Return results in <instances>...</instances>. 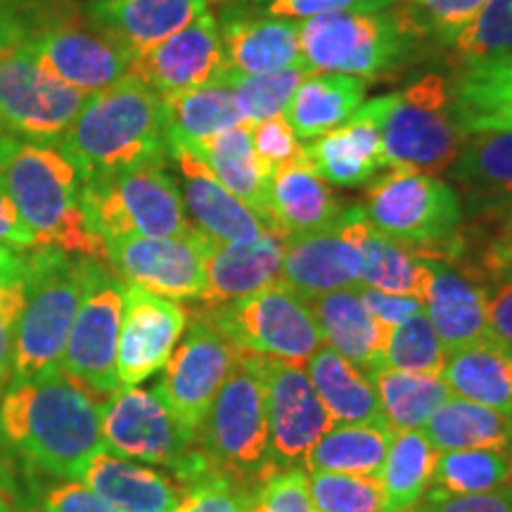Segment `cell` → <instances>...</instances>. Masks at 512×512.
Wrapping results in <instances>:
<instances>
[{"instance_id":"6da1fadb","label":"cell","mask_w":512,"mask_h":512,"mask_svg":"<svg viewBox=\"0 0 512 512\" xmlns=\"http://www.w3.org/2000/svg\"><path fill=\"white\" fill-rule=\"evenodd\" d=\"M102 396L62 368L12 380L0 399V439L31 472L81 479L102 441Z\"/></svg>"},{"instance_id":"7a4b0ae2","label":"cell","mask_w":512,"mask_h":512,"mask_svg":"<svg viewBox=\"0 0 512 512\" xmlns=\"http://www.w3.org/2000/svg\"><path fill=\"white\" fill-rule=\"evenodd\" d=\"M83 181L143 164H169L164 98L136 76L88 95L60 140Z\"/></svg>"},{"instance_id":"3957f363","label":"cell","mask_w":512,"mask_h":512,"mask_svg":"<svg viewBox=\"0 0 512 512\" xmlns=\"http://www.w3.org/2000/svg\"><path fill=\"white\" fill-rule=\"evenodd\" d=\"M0 181L38 247L107 264V245L83 216V178L60 143H31L0 133Z\"/></svg>"},{"instance_id":"277c9868","label":"cell","mask_w":512,"mask_h":512,"mask_svg":"<svg viewBox=\"0 0 512 512\" xmlns=\"http://www.w3.org/2000/svg\"><path fill=\"white\" fill-rule=\"evenodd\" d=\"M430 36L418 12L399 3L380 12H335L299 22L302 64L311 72L373 81L399 72Z\"/></svg>"},{"instance_id":"5b68a950","label":"cell","mask_w":512,"mask_h":512,"mask_svg":"<svg viewBox=\"0 0 512 512\" xmlns=\"http://www.w3.org/2000/svg\"><path fill=\"white\" fill-rule=\"evenodd\" d=\"M93 261L55 247L29 249L27 294L12 351L15 380L60 368L69 332L86 297Z\"/></svg>"},{"instance_id":"8992f818","label":"cell","mask_w":512,"mask_h":512,"mask_svg":"<svg viewBox=\"0 0 512 512\" xmlns=\"http://www.w3.org/2000/svg\"><path fill=\"white\" fill-rule=\"evenodd\" d=\"M266 356L238 351L200 430V451L211 470L254 489L275 470L268 444Z\"/></svg>"},{"instance_id":"52a82bcc","label":"cell","mask_w":512,"mask_h":512,"mask_svg":"<svg viewBox=\"0 0 512 512\" xmlns=\"http://www.w3.org/2000/svg\"><path fill=\"white\" fill-rule=\"evenodd\" d=\"M377 233L425 256H463V202L446 181L411 169H389L361 204Z\"/></svg>"},{"instance_id":"ba28073f","label":"cell","mask_w":512,"mask_h":512,"mask_svg":"<svg viewBox=\"0 0 512 512\" xmlns=\"http://www.w3.org/2000/svg\"><path fill=\"white\" fill-rule=\"evenodd\" d=\"M81 207L88 228L105 245L126 238H176L192 230L169 164L86 178Z\"/></svg>"},{"instance_id":"9c48e42d","label":"cell","mask_w":512,"mask_h":512,"mask_svg":"<svg viewBox=\"0 0 512 512\" xmlns=\"http://www.w3.org/2000/svg\"><path fill=\"white\" fill-rule=\"evenodd\" d=\"M88 95L38 62L19 31L0 17V133L31 143H60Z\"/></svg>"},{"instance_id":"30bf717a","label":"cell","mask_w":512,"mask_h":512,"mask_svg":"<svg viewBox=\"0 0 512 512\" xmlns=\"http://www.w3.org/2000/svg\"><path fill=\"white\" fill-rule=\"evenodd\" d=\"M197 439L171 413L157 387L119 389L102 401L105 451L136 463L166 467L181 486L211 472Z\"/></svg>"},{"instance_id":"8fae6325","label":"cell","mask_w":512,"mask_h":512,"mask_svg":"<svg viewBox=\"0 0 512 512\" xmlns=\"http://www.w3.org/2000/svg\"><path fill=\"white\" fill-rule=\"evenodd\" d=\"M197 313L226 337L235 351L304 366L323 347L316 318L302 294L283 283L221 306H200Z\"/></svg>"},{"instance_id":"7c38bea8","label":"cell","mask_w":512,"mask_h":512,"mask_svg":"<svg viewBox=\"0 0 512 512\" xmlns=\"http://www.w3.org/2000/svg\"><path fill=\"white\" fill-rule=\"evenodd\" d=\"M451 114V93L444 74H427L389 95L382 119V143L389 169L420 174L446 171L463 145Z\"/></svg>"},{"instance_id":"4fadbf2b","label":"cell","mask_w":512,"mask_h":512,"mask_svg":"<svg viewBox=\"0 0 512 512\" xmlns=\"http://www.w3.org/2000/svg\"><path fill=\"white\" fill-rule=\"evenodd\" d=\"M124 290L112 268L93 261L86 297L69 332L60 368L102 399L119 392L117 347L124 316Z\"/></svg>"},{"instance_id":"5bb4252c","label":"cell","mask_w":512,"mask_h":512,"mask_svg":"<svg viewBox=\"0 0 512 512\" xmlns=\"http://www.w3.org/2000/svg\"><path fill=\"white\" fill-rule=\"evenodd\" d=\"M211 245L195 228L176 238L114 240L107 242V266L124 285L171 302H195L207 287Z\"/></svg>"},{"instance_id":"9a60e30c","label":"cell","mask_w":512,"mask_h":512,"mask_svg":"<svg viewBox=\"0 0 512 512\" xmlns=\"http://www.w3.org/2000/svg\"><path fill=\"white\" fill-rule=\"evenodd\" d=\"M235 351L202 313L192 311L188 332L174 349L166 373L155 387L178 422L200 437L211 403L221 392L223 382L233 368Z\"/></svg>"},{"instance_id":"2e32d148","label":"cell","mask_w":512,"mask_h":512,"mask_svg":"<svg viewBox=\"0 0 512 512\" xmlns=\"http://www.w3.org/2000/svg\"><path fill=\"white\" fill-rule=\"evenodd\" d=\"M363 221L361 204H344L332 228L287 238L280 283L304 299L358 287L363 266L358 230Z\"/></svg>"},{"instance_id":"e0dca14e","label":"cell","mask_w":512,"mask_h":512,"mask_svg":"<svg viewBox=\"0 0 512 512\" xmlns=\"http://www.w3.org/2000/svg\"><path fill=\"white\" fill-rule=\"evenodd\" d=\"M264 377L271 463L275 470L304 465L311 448L335 427V422L304 366L266 358Z\"/></svg>"},{"instance_id":"ac0fdd59","label":"cell","mask_w":512,"mask_h":512,"mask_svg":"<svg viewBox=\"0 0 512 512\" xmlns=\"http://www.w3.org/2000/svg\"><path fill=\"white\" fill-rule=\"evenodd\" d=\"M188 318V309L178 302L126 285L117 347L119 389L138 387L169 363Z\"/></svg>"},{"instance_id":"d6986e66","label":"cell","mask_w":512,"mask_h":512,"mask_svg":"<svg viewBox=\"0 0 512 512\" xmlns=\"http://www.w3.org/2000/svg\"><path fill=\"white\" fill-rule=\"evenodd\" d=\"M425 266L422 302L448 354L491 337L486 323L489 280L482 268L463 256H425Z\"/></svg>"},{"instance_id":"ffe728a7","label":"cell","mask_w":512,"mask_h":512,"mask_svg":"<svg viewBox=\"0 0 512 512\" xmlns=\"http://www.w3.org/2000/svg\"><path fill=\"white\" fill-rule=\"evenodd\" d=\"M223 72L226 55L219 24L209 10L178 34L136 57L128 69V74L150 86L164 100L209 86L219 81Z\"/></svg>"},{"instance_id":"44dd1931","label":"cell","mask_w":512,"mask_h":512,"mask_svg":"<svg viewBox=\"0 0 512 512\" xmlns=\"http://www.w3.org/2000/svg\"><path fill=\"white\" fill-rule=\"evenodd\" d=\"M169 169L176 178L178 192L190 216V226L216 245L252 242L268 230L247 204L221 185L219 178L195 152L169 145ZM275 235V233H273Z\"/></svg>"},{"instance_id":"7402d4cb","label":"cell","mask_w":512,"mask_h":512,"mask_svg":"<svg viewBox=\"0 0 512 512\" xmlns=\"http://www.w3.org/2000/svg\"><path fill=\"white\" fill-rule=\"evenodd\" d=\"M389 95L368 100L335 131L306 143V159L325 183L337 188H361L373 183L387 166L382 143V119Z\"/></svg>"},{"instance_id":"603a6c76","label":"cell","mask_w":512,"mask_h":512,"mask_svg":"<svg viewBox=\"0 0 512 512\" xmlns=\"http://www.w3.org/2000/svg\"><path fill=\"white\" fill-rule=\"evenodd\" d=\"M214 17L228 72L271 74L302 62L297 19L271 17L245 5H221Z\"/></svg>"},{"instance_id":"cb8c5ba5","label":"cell","mask_w":512,"mask_h":512,"mask_svg":"<svg viewBox=\"0 0 512 512\" xmlns=\"http://www.w3.org/2000/svg\"><path fill=\"white\" fill-rule=\"evenodd\" d=\"M95 27L121 43L133 60L209 10V0H86Z\"/></svg>"},{"instance_id":"d4e9b609","label":"cell","mask_w":512,"mask_h":512,"mask_svg":"<svg viewBox=\"0 0 512 512\" xmlns=\"http://www.w3.org/2000/svg\"><path fill=\"white\" fill-rule=\"evenodd\" d=\"M306 304L316 318L320 337L330 349L368 377L384 368V349L392 328L370 316L356 287L311 297Z\"/></svg>"},{"instance_id":"484cf974","label":"cell","mask_w":512,"mask_h":512,"mask_svg":"<svg viewBox=\"0 0 512 512\" xmlns=\"http://www.w3.org/2000/svg\"><path fill=\"white\" fill-rule=\"evenodd\" d=\"M285 240L266 233L252 242L211 245L207 259V287L197 302L221 306L280 283Z\"/></svg>"},{"instance_id":"4316f807","label":"cell","mask_w":512,"mask_h":512,"mask_svg":"<svg viewBox=\"0 0 512 512\" xmlns=\"http://www.w3.org/2000/svg\"><path fill=\"white\" fill-rule=\"evenodd\" d=\"M268 204L275 235L283 240L332 228L344 209L330 183L316 174L309 159L271 174Z\"/></svg>"},{"instance_id":"83f0119b","label":"cell","mask_w":512,"mask_h":512,"mask_svg":"<svg viewBox=\"0 0 512 512\" xmlns=\"http://www.w3.org/2000/svg\"><path fill=\"white\" fill-rule=\"evenodd\" d=\"M81 482L119 512H174L181 484L155 467L100 451L83 470Z\"/></svg>"},{"instance_id":"f1b7e54d","label":"cell","mask_w":512,"mask_h":512,"mask_svg":"<svg viewBox=\"0 0 512 512\" xmlns=\"http://www.w3.org/2000/svg\"><path fill=\"white\" fill-rule=\"evenodd\" d=\"M190 152H195L209 166L211 174L219 178L223 188L233 192L242 204H247L259 216L268 233H275L271 223V204H268L271 176L266 174V169L254 155L252 124L228 128L219 136L192 147Z\"/></svg>"},{"instance_id":"f546056e","label":"cell","mask_w":512,"mask_h":512,"mask_svg":"<svg viewBox=\"0 0 512 512\" xmlns=\"http://www.w3.org/2000/svg\"><path fill=\"white\" fill-rule=\"evenodd\" d=\"M446 171L475 209L512 204V128H484L465 136Z\"/></svg>"},{"instance_id":"4dcf8cb0","label":"cell","mask_w":512,"mask_h":512,"mask_svg":"<svg viewBox=\"0 0 512 512\" xmlns=\"http://www.w3.org/2000/svg\"><path fill=\"white\" fill-rule=\"evenodd\" d=\"M451 114L458 131L512 128V60L472 64L448 76Z\"/></svg>"},{"instance_id":"1f68e13d","label":"cell","mask_w":512,"mask_h":512,"mask_svg":"<svg viewBox=\"0 0 512 512\" xmlns=\"http://www.w3.org/2000/svg\"><path fill=\"white\" fill-rule=\"evenodd\" d=\"M444 380L453 396L512 418V349L494 337L448 354Z\"/></svg>"},{"instance_id":"d6a6232c","label":"cell","mask_w":512,"mask_h":512,"mask_svg":"<svg viewBox=\"0 0 512 512\" xmlns=\"http://www.w3.org/2000/svg\"><path fill=\"white\" fill-rule=\"evenodd\" d=\"M304 370L335 425H387L373 380L335 349L320 347Z\"/></svg>"},{"instance_id":"836d02e7","label":"cell","mask_w":512,"mask_h":512,"mask_svg":"<svg viewBox=\"0 0 512 512\" xmlns=\"http://www.w3.org/2000/svg\"><path fill=\"white\" fill-rule=\"evenodd\" d=\"M368 81L347 74L313 72L302 81L287 107L285 119L299 140L309 143L335 131L358 112Z\"/></svg>"},{"instance_id":"e575fe53","label":"cell","mask_w":512,"mask_h":512,"mask_svg":"<svg viewBox=\"0 0 512 512\" xmlns=\"http://www.w3.org/2000/svg\"><path fill=\"white\" fill-rule=\"evenodd\" d=\"M164 107L169 145L188 147V150L204 143V140L219 136L228 128L247 124L233 95V88L223 79L195 88V91L166 98Z\"/></svg>"},{"instance_id":"d590c367","label":"cell","mask_w":512,"mask_h":512,"mask_svg":"<svg viewBox=\"0 0 512 512\" xmlns=\"http://www.w3.org/2000/svg\"><path fill=\"white\" fill-rule=\"evenodd\" d=\"M427 441L437 451H470V448H496L512 451V418L475 401L448 396L444 406L422 427Z\"/></svg>"},{"instance_id":"8d00e7d4","label":"cell","mask_w":512,"mask_h":512,"mask_svg":"<svg viewBox=\"0 0 512 512\" xmlns=\"http://www.w3.org/2000/svg\"><path fill=\"white\" fill-rule=\"evenodd\" d=\"M392 441L394 432L389 425H335L311 448L304 460V470L377 477Z\"/></svg>"},{"instance_id":"74e56055","label":"cell","mask_w":512,"mask_h":512,"mask_svg":"<svg viewBox=\"0 0 512 512\" xmlns=\"http://www.w3.org/2000/svg\"><path fill=\"white\" fill-rule=\"evenodd\" d=\"M380 399L384 420L394 434L422 430L427 420L444 406L451 389L444 375L434 373H403V370L382 368L370 377Z\"/></svg>"},{"instance_id":"f35d334b","label":"cell","mask_w":512,"mask_h":512,"mask_svg":"<svg viewBox=\"0 0 512 512\" xmlns=\"http://www.w3.org/2000/svg\"><path fill=\"white\" fill-rule=\"evenodd\" d=\"M439 451L422 430L394 434L392 448L377 472L384 494V512H406L432 486Z\"/></svg>"},{"instance_id":"ab89813d","label":"cell","mask_w":512,"mask_h":512,"mask_svg":"<svg viewBox=\"0 0 512 512\" xmlns=\"http://www.w3.org/2000/svg\"><path fill=\"white\" fill-rule=\"evenodd\" d=\"M358 247H361L363 266L358 287H373L380 292L411 294L425 297L427 266L425 256L413 247L401 245L387 235L377 233L368 219L358 230Z\"/></svg>"},{"instance_id":"60d3db41","label":"cell","mask_w":512,"mask_h":512,"mask_svg":"<svg viewBox=\"0 0 512 512\" xmlns=\"http://www.w3.org/2000/svg\"><path fill=\"white\" fill-rule=\"evenodd\" d=\"M434 489L446 494H489L512 486V453L496 448L446 451L432 477Z\"/></svg>"},{"instance_id":"b9f144b4","label":"cell","mask_w":512,"mask_h":512,"mask_svg":"<svg viewBox=\"0 0 512 512\" xmlns=\"http://www.w3.org/2000/svg\"><path fill=\"white\" fill-rule=\"evenodd\" d=\"M446 50L453 69L512 60V0H489Z\"/></svg>"},{"instance_id":"7bdbcfd3","label":"cell","mask_w":512,"mask_h":512,"mask_svg":"<svg viewBox=\"0 0 512 512\" xmlns=\"http://www.w3.org/2000/svg\"><path fill=\"white\" fill-rule=\"evenodd\" d=\"M309 74H313L311 69L299 62L294 67L280 69V72L252 76L235 74L226 69L221 79L233 88V95L247 124H256V121L271 117H285L294 93Z\"/></svg>"},{"instance_id":"ee69618b","label":"cell","mask_w":512,"mask_h":512,"mask_svg":"<svg viewBox=\"0 0 512 512\" xmlns=\"http://www.w3.org/2000/svg\"><path fill=\"white\" fill-rule=\"evenodd\" d=\"M446 361L448 351L425 311L394 325L389 332L387 349H384V368L403 370V373L441 375Z\"/></svg>"},{"instance_id":"f6af8a7d","label":"cell","mask_w":512,"mask_h":512,"mask_svg":"<svg viewBox=\"0 0 512 512\" xmlns=\"http://www.w3.org/2000/svg\"><path fill=\"white\" fill-rule=\"evenodd\" d=\"M309 486L318 512H384V494L377 477L311 470Z\"/></svg>"},{"instance_id":"bcb514c9","label":"cell","mask_w":512,"mask_h":512,"mask_svg":"<svg viewBox=\"0 0 512 512\" xmlns=\"http://www.w3.org/2000/svg\"><path fill=\"white\" fill-rule=\"evenodd\" d=\"M249 494V486L211 470L181 486V503L174 512H245Z\"/></svg>"},{"instance_id":"7dc6e473","label":"cell","mask_w":512,"mask_h":512,"mask_svg":"<svg viewBox=\"0 0 512 512\" xmlns=\"http://www.w3.org/2000/svg\"><path fill=\"white\" fill-rule=\"evenodd\" d=\"M252 496L268 512H318L304 465L273 470L254 486Z\"/></svg>"},{"instance_id":"c3c4849f","label":"cell","mask_w":512,"mask_h":512,"mask_svg":"<svg viewBox=\"0 0 512 512\" xmlns=\"http://www.w3.org/2000/svg\"><path fill=\"white\" fill-rule=\"evenodd\" d=\"M252 147L268 176L306 159V147L285 117H271L252 124Z\"/></svg>"},{"instance_id":"681fc988","label":"cell","mask_w":512,"mask_h":512,"mask_svg":"<svg viewBox=\"0 0 512 512\" xmlns=\"http://www.w3.org/2000/svg\"><path fill=\"white\" fill-rule=\"evenodd\" d=\"M413 3L418 5L415 12L430 31V36L448 48L475 22V17L489 0H413Z\"/></svg>"},{"instance_id":"f907efd6","label":"cell","mask_w":512,"mask_h":512,"mask_svg":"<svg viewBox=\"0 0 512 512\" xmlns=\"http://www.w3.org/2000/svg\"><path fill=\"white\" fill-rule=\"evenodd\" d=\"M406 512H512V486L489 494H446L430 486Z\"/></svg>"},{"instance_id":"816d5d0a","label":"cell","mask_w":512,"mask_h":512,"mask_svg":"<svg viewBox=\"0 0 512 512\" xmlns=\"http://www.w3.org/2000/svg\"><path fill=\"white\" fill-rule=\"evenodd\" d=\"M399 0H275L264 10L271 17L283 19H311L320 15H335V12H380L389 10Z\"/></svg>"},{"instance_id":"f5cc1de1","label":"cell","mask_w":512,"mask_h":512,"mask_svg":"<svg viewBox=\"0 0 512 512\" xmlns=\"http://www.w3.org/2000/svg\"><path fill=\"white\" fill-rule=\"evenodd\" d=\"M24 294H27V268L19 278L0 283V382L8 377L12 368V351H15L19 316L24 309Z\"/></svg>"},{"instance_id":"db71d44e","label":"cell","mask_w":512,"mask_h":512,"mask_svg":"<svg viewBox=\"0 0 512 512\" xmlns=\"http://www.w3.org/2000/svg\"><path fill=\"white\" fill-rule=\"evenodd\" d=\"M489 299H486V323L489 335L512 349V271H496L486 275Z\"/></svg>"},{"instance_id":"11a10c76","label":"cell","mask_w":512,"mask_h":512,"mask_svg":"<svg viewBox=\"0 0 512 512\" xmlns=\"http://www.w3.org/2000/svg\"><path fill=\"white\" fill-rule=\"evenodd\" d=\"M41 512H119L79 479L50 486L41 498Z\"/></svg>"},{"instance_id":"9f6ffc18","label":"cell","mask_w":512,"mask_h":512,"mask_svg":"<svg viewBox=\"0 0 512 512\" xmlns=\"http://www.w3.org/2000/svg\"><path fill=\"white\" fill-rule=\"evenodd\" d=\"M356 290L363 306L370 311V316L389 325V328L403 323V320L415 316V313L425 311V302L420 297H411V294L380 292L373 290V287H356Z\"/></svg>"},{"instance_id":"6f0895ef","label":"cell","mask_w":512,"mask_h":512,"mask_svg":"<svg viewBox=\"0 0 512 512\" xmlns=\"http://www.w3.org/2000/svg\"><path fill=\"white\" fill-rule=\"evenodd\" d=\"M0 245L24 249V252L38 247L34 233L24 223L22 214H19L15 202H12L10 192L5 190L3 181H0Z\"/></svg>"},{"instance_id":"680465c9","label":"cell","mask_w":512,"mask_h":512,"mask_svg":"<svg viewBox=\"0 0 512 512\" xmlns=\"http://www.w3.org/2000/svg\"><path fill=\"white\" fill-rule=\"evenodd\" d=\"M479 268H482L484 275L505 271V268H510L512 271V233H503L501 238L494 240L489 247H486L482 266Z\"/></svg>"},{"instance_id":"91938a15","label":"cell","mask_w":512,"mask_h":512,"mask_svg":"<svg viewBox=\"0 0 512 512\" xmlns=\"http://www.w3.org/2000/svg\"><path fill=\"white\" fill-rule=\"evenodd\" d=\"M24 268H27V256H22L8 245H0V283H8V280L24 275Z\"/></svg>"},{"instance_id":"94428289","label":"cell","mask_w":512,"mask_h":512,"mask_svg":"<svg viewBox=\"0 0 512 512\" xmlns=\"http://www.w3.org/2000/svg\"><path fill=\"white\" fill-rule=\"evenodd\" d=\"M0 512H34L3 475H0Z\"/></svg>"},{"instance_id":"6125c7cd","label":"cell","mask_w":512,"mask_h":512,"mask_svg":"<svg viewBox=\"0 0 512 512\" xmlns=\"http://www.w3.org/2000/svg\"><path fill=\"white\" fill-rule=\"evenodd\" d=\"M211 3V0H209ZM216 5H245V8H252V10H266L268 5L275 3V0H214Z\"/></svg>"},{"instance_id":"be15d7a7","label":"cell","mask_w":512,"mask_h":512,"mask_svg":"<svg viewBox=\"0 0 512 512\" xmlns=\"http://www.w3.org/2000/svg\"><path fill=\"white\" fill-rule=\"evenodd\" d=\"M245 512H268L264 505H261L259 501H254V496L249 494V498H247V505H245Z\"/></svg>"},{"instance_id":"e7e4bbea","label":"cell","mask_w":512,"mask_h":512,"mask_svg":"<svg viewBox=\"0 0 512 512\" xmlns=\"http://www.w3.org/2000/svg\"><path fill=\"white\" fill-rule=\"evenodd\" d=\"M505 233H512V209L508 214V221H505Z\"/></svg>"},{"instance_id":"03108f58","label":"cell","mask_w":512,"mask_h":512,"mask_svg":"<svg viewBox=\"0 0 512 512\" xmlns=\"http://www.w3.org/2000/svg\"><path fill=\"white\" fill-rule=\"evenodd\" d=\"M510 453H512V451H510Z\"/></svg>"}]
</instances>
